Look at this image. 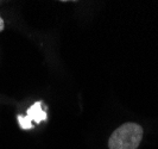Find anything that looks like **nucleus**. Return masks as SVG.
I'll use <instances>...</instances> for the list:
<instances>
[{
	"instance_id": "nucleus-2",
	"label": "nucleus",
	"mask_w": 158,
	"mask_h": 149,
	"mask_svg": "<svg viewBox=\"0 0 158 149\" xmlns=\"http://www.w3.org/2000/svg\"><path fill=\"white\" fill-rule=\"evenodd\" d=\"M47 119V113L42 110V103L37 102L32 105L27 110V116H18V122L20 124L22 129H31L32 122L35 123H40L42 121Z\"/></svg>"
},
{
	"instance_id": "nucleus-3",
	"label": "nucleus",
	"mask_w": 158,
	"mask_h": 149,
	"mask_svg": "<svg viewBox=\"0 0 158 149\" xmlns=\"http://www.w3.org/2000/svg\"><path fill=\"white\" fill-rule=\"evenodd\" d=\"M4 28H5V22H4V19L0 17V32L4 30Z\"/></svg>"
},
{
	"instance_id": "nucleus-1",
	"label": "nucleus",
	"mask_w": 158,
	"mask_h": 149,
	"mask_svg": "<svg viewBox=\"0 0 158 149\" xmlns=\"http://www.w3.org/2000/svg\"><path fill=\"white\" fill-rule=\"evenodd\" d=\"M143 138V128L137 123H125L117 128L108 140L110 149H137Z\"/></svg>"
}]
</instances>
